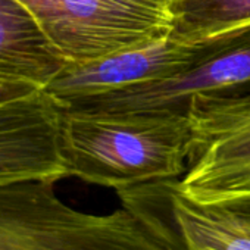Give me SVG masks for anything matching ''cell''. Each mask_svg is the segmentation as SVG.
<instances>
[{
	"instance_id": "4",
	"label": "cell",
	"mask_w": 250,
	"mask_h": 250,
	"mask_svg": "<svg viewBox=\"0 0 250 250\" xmlns=\"http://www.w3.org/2000/svg\"><path fill=\"white\" fill-rule=\"evenodd\" d=\"M187 113L193 149L178 188L194 202L250 213V91L193 97Z\"/></svg>"
},
{
	"instance_id": "11",
	"label": "cell",
	"mask_w": 250,
	"mask_h": 250,
	"mask_svg": "<svg viewBox=\"0 0 250 250\" xmlns=\"http://www.w3.org/2000/svg\"><path fill=\"white\" fill-rule=\"evenodd\" d=\"M249 215H250V213H249Z\"/></svg>"
},
{
	"instance_id": "8",
	"label": "cell",
	"mask_w": 250,
	"mask_h": 250,
	"mask_svg": "<svg viewBox=\"0 0 250 250\" xmlns=\"http://www.w3.org/2000/svg\"><path fill=\"white\" fill-rule=\"evenodd\" d=\"M66 65L17 0H0V103L44 91Z\"/></svg>"
},
{
	"instance_id": "1",
	"label": "cell",
	"mask_w": 250,
	"mask_h": 250,
	"mask_svg": "<svg viewBox=\"0 0 250 250\" xmlns=\"http://www.w3.org/2000/svg\"><path fill=\"white\" fill-rule=\"evenodd\" d=\"M55 180L0 186V250H184L159 203L139 187L122 208L93 215L63 203Z\"/></svg>"
},
{
	"instance_id": "7",
	"label": "cell",
	"mask_w": 250,
	"mask_h": 250,
	"mask_svg": "<svg viewBox=\"0 0 250 250\" xmlns=\"http://www.w3.org/2000/svg\"><path fill=\"white\" fill-rule=\"evenodd\" d=\"M65 177L61 106L46 91L0 103V186Z\"/></svg>"
},
{
	"instance_id": "2",
	"label": "cell",
	"mask_w": 250,
	"mask_h": 250,
	"mask_svg": "<svg viewBox=\"0 0 250 250\" xmlns=\"http://www.w3.org/2000/svg\"><path fill=\"white\" fill-rule=\"evenodd\" d=\"M188 113L61 107V153L68 177L118 190L180 180L188 168Z\"/></svg>"
},
{
	"instance_id": "9",
	"label": "cell",
	"mask_w": 250,
	"mask_h": 250,
	"mask_svg": "<svg viewBox=\"0 0 250 250\" xmlns=\"http://www.w3.org/2000/svg\"><path fill=\"white\" fill-rule=\"evenodd\" d=\"M168 216L184 250H250V215L191 200L178 180L159 181Z\"/></svg>"
},
{
	"instance_id": "10",
	"label": "cell",
	"mask_w": 250,
	"mask_h": 250,
	"mask_svg": "<svg viewBox=\"0 0 250 250\" xmlns=\"http://www.w3.org/2000/svg\"><path fill=\"white\" fill-rule=\"evenodd\" d=\"M250 28V0H178L171 37L197 46Z\"/></svg>"
},
{
	"instance_id": "6",
	"label": "cell",
	"mask_w": 250,
	"mask_h": 250,
	"mask_svg": "<svg viewBox=\"0 0 250 250\" xmlns=\"http://www.w3.org/2000/svg\"><path fill=\"white\" fill-rule=\"evenodd\" d=\"M202 52L203 44L188 46L167 36L87 62H68L44 91L61 107L74 106L169 78L191 66Z\"/></svg>"
},
{
	"instance_id": "3",
	"label": "cell",
	"mask_w": 250,
	"mask_h": 250,
	"mask_svg": "<svg viewBox=\"0 0 250 250\" xmlns=\"http://www.w3.org/2000/svg\"><path fill=\"white\" fill-rule=\"evenodd\" d=\"M68 62L171 34L178 0H17Z\"/></svg>"
},
{
	"instance_id": "5",
	"label": "cell",
	"mask_w": 250,
	"mask_h": 250,
	"mask_svg": "<svg viewBox=\"0 0 250 250\" xmlns=\"http://www.w3.org/2000/svg\"><path fill=\"white\" fill-rule=\"evenodd\" d=\"M250 91V28L203 43L200 58L178 74L68 107L112 112H180L197 96Z\"/></svg>"
}]
</instances>
